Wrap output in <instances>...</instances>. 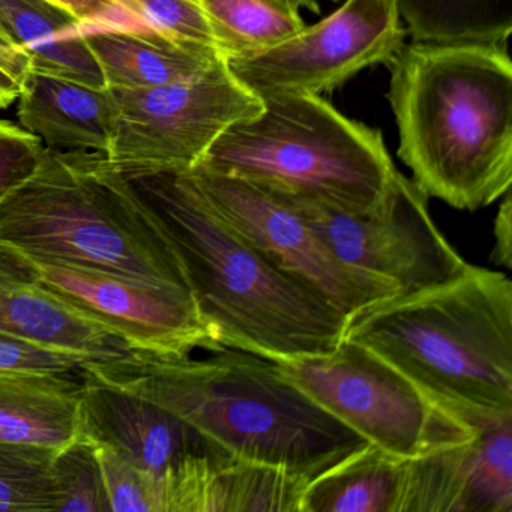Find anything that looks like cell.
Wrapping results in <instances>:
<instances>
[{
  "mask_svg": "<svg viewBox=\"0 0 512 512\" xmlns=\"http://www.w3.org/2000/svg\"><path fill=\"white\" fill-rule=\"evenodd\" d=\"M79 373L160 404L235 461L307 482L370 445L301 391L278 361L244 350L196 359L130 349L89 359Z\"/></svg>",
  "mask_w": 512,
  "mask_h": 512,
  "instance_id": "6da1fadb",
  "label": "cell"
},
{
  "mask_svg": "<svg viewBox=\"0 0 512 512\" xmlns=\"http://www.w3.org/2000/svg\"><path fill=\"white\" fill-rule=\"evenodd\" d=\"M128 181L178 253L220 350L290 361L331 352L344 340L349 320L233 227L191 170Z\"/></svg>",
  "mask_w": 512,
  "mask_h": 512,
  "instance_id": "7a4b0ae2",
  "label": "cell"
},
{
  "mask_svg": "<svg viewBox=\"0 0 512 512\" xmlns=\"http://www.w3.org/2000/svg\"><path fill=\"white\" fill-rule=\"evenodd\" d=\"M388 65L397 155L428 199L478 211L511 190L506 44L412 41Z\"/></svg>",
  "mask_w": 512,
  "mask_h": 512,
  "instance_id": "3957f363",
  "label": "cell"
},
{
  "mask_svg": "<svg viewBox=\"0 0 512 512\" xmlns=\"http://www.w3.org/2000/svg\"><path fill=\"white\" fill-rule=\"evenodd\" d=\"M346 338L373 350L478 430L512 415V283L470 265L455 280L374 305Z\"/></svg>",
  "mask_w": 512,
  "mask_h": 512,
  "instance_id": "277c9868",
  "label": "cell"
},
{
  "mask_svg": "<svg viewBox=\"0 0 512 512\" xmlns=\"http://www.w3.org/2000/svg\"><path fill=\"white\" fill-rule=\"evenodd\" d=\"M0 244L50 262L191 292L172 242L103 152L46 148L34 175L0 200Z\"/></svg>",
  "mask_w": 512,
  "mask_h": 512,
  "instance_id": "5b68a950",
  "label": "cell"
},
{
  "mask_svg": "<svg viewBox=\"0 0 512 512\" xmlns=\"http://www.w3.org/2000/svg\"><path fill=\"white\" fill-rule=\"evenodd\" d=\"M196 167L338 211L385 203L398 170L382 131L353 121L314 94H274L227 128Z\"/></svg>",
  "mask_w": 512,
  "mask_h": 512,
  "instance_id": "8992f818",
  "label": "cell"
},
{
  "mask_svg": "<svg viewBox=\"0 0 512 512\" xmlns=\"http://www.w3.org/2000/svg\"><path fill=\"white\" fill-rule=\"evenodd\" d=\"M278 364L326 412L401 460L464 445L475 437V428L443 409L373 350L349 338L331 352Z\"/></svg>",
  "mask_w": 512,
  "mask_h": 512,
  "instance_id": "52a82bcc",
  "label": "cell"
},
{
  "mask_svg": "<svg viewBox=\"0 0 512 512\" xmlns=\"http://www.w3.org/2000/svg\"><path fill=\"white\" fill-rule=\"evenodd\" d=\"M109 89L118 121L106 157L127 178L194 169L227 128L262 110L226 61L184 82Z\"/></svg>",
  "mask_w": 512,
  "mask_h": 512,
  "instance_id": "ba28073f",
  "label": "cell"
},
{
  "mask_svg": "<svg viewBox=\"0 0 512 512\" xmlns=\"http://www.w3.org/2000/svg\"><path fill=\"white\" fill-rule=\"evenodd\" d=\"M275 194L316 230L344 265L389 284L397 296L443 286L470 266L434 224L427 194L401 173L383 205L359 214Z\"/></svg>",
  "mask_w": 512,
  "mask_h": 512,
  "instance_id": "9c48e42d",
  "label": "cell"
},
{
  "mask_svg": "<svg viewBox=\"0 0 512 512\" xmlns=\"http://www.w3.org/2000/svg\"><path fill=\"white\" fill-rule=\"evenodd\" d=\"M397 0H346L322 22L254 55L229 59L233 76L259 98L337 89L389 64L406 44Z\"/></svg>",
  "mask_w": 512,
  "mask_h": 512,
  "instance_id": "30bf717a",
  "label": "cell"
},
{
  "mask_svg": "<svg viewBox=\"0 0 512 512\" xmlns=\"http://www.w3.org/2000/svg\"><path fill=\"white\" fill-rule=\"evenodd\" d=\"M215 208L281 271L347 320L395 298L394 287L344 265L280 196L235 176L191 169Z\"/></svg>",
  "mask_w": 512,
  "mask_h": 512,
  "instance_id": "8fae6325",
  "label": "cell"
},
{
  "mask_svg": "<svg viewBox=\"0 0 512 512\" xmlns=\"http://www.w3.org/2000/svg\"><path fill=\"white\" fill-rule=\"evenodd\" d=\"M16 253L43 289L121 338L130 349L173 356L191 355L197 349L220 350L187 290Z\"/></svg>",
  "mask_w": 512,
  "mask_h": 512,
  "instance_id": "7c38bea8",
  "label": "cell"
},
{
  "mask_svg": "<svg viewBox=\"0 0 512 512\" xmlns=\"http://www.w3.org/2000/svg\"><path fill=\"white\" fill-rule=\"evenodd\" d=\"M82 376V374H80ZM83 377L80 436L149 472L161 473L191 460L233 463V458L196 427L140 395Z\"/></svg>",
  "mask_w": 512,
  "mask_h": 512,
  "instance_id": "4fadbf2b",
  "label": "cell"
},
{
  "mask_svg": "<svg viewBox=\"0 0 512 512\" xmlns=\"http://www.w3.org/2000/svg\"><path fill=\"white\" fill-rule=\"evenodd\" d=\"M0 334L88 359L124 355L130 347L74 311L32 277L16 251L0 244Z\"/></svg>",
  "mask_w": 512,
  "mask_h": 512,
  "instance_id": "5bb4252c",
  "label": "cell"
},
{
  "mask_svg": "<svg viewBox=\"0 0 512 512\" xmlns=\"http://www.w3.org/2000/svg\"><path fill=\"white\" fill-rule=\"evenodd\" d=\"M17 100L20 127L37 136L47 149L109 151L118 121L109 88L31 71Z\"/></svg>",
  "mask_w": 512,
  "mask_h": 512,
  "instance_id": "9a60e30c",
  "label": "cell"
},
{
  "mask_svg": "<svg viewBox=\"0 0 512 512\" xmlns=\"http://www.w3.org/2000/svg\"><path fill=\"white\" fill-rule=\"evenodd\" d=\"M83 40L100 65L107 88H155L184 82L226 61L215 47L155 32H106Z\"/></svg>",
  "mask_w": 512,
  "mask_h": 512,
  "instance_id": "2e32d148",
  "label": "cell"
},
{
  "mask_svg": "<svg viewBox=\"0 0 512 512\" xmlns=\"http://www.w3.org/2000/svg\"><path fill=\"white\" fill-rule=\"evenodd\" d=\"M83 377H0V442L61 449L80 436Z\"/></svg>",
  "mask_w": 512,
  "mask_h": 512,
  "instance_id": "e0dca14e",
  "label": "cell"
},
{
  "mask_svg": "<svg viewBox=\"0 0 512 512\" xmlns=\"http://www.w3.org/2000/svg\"><path fill=\"white\" fill-rule=\"evenodd\" d=\"M79 20L52 0H0V28L31 56V71L107 88Z\"/></svg>",
  "mask_w": 512,
  "mask_h": 512,
  "instance_id": "ac0fdd59",
  "label": "cell"
},
{
  "mask_svg": "<svg viewBox=\"0 0 512 512\" xmlns=\"http://www.w3.org/2000/svg\"><path fill=\"white\" fill-rule=\"evenodd\" d=\"M407 460L367 445L305 485L301 512H403Z\"/></svg>",
  "mask_w": 512,
  "mask_h": 512,
  "instance_id": "d6986e66",
  "label": "cell"
},
{
  "mask_svg": "<svg viewBox=\"0 0 512 512\" xmlns=\"http://www.w3.org/2000/svg\"><path fill=\"white\" fill-rule=\"evenodd\" d=\"M226 61L254 55L305 28L301 10L319 13L320 0H197Z\"/></svg>",
  "mask_w": 512,
  "mask_h": 512,
  "instance_id": "ffe728a7",
  "label": "cell"
},
{
  "mask_svg": "<svg viewBox=\"0 0 512 512\" xmlns=\"http://www.w3.org/2000/svg\"><path fill=\"white\" fill-rule=\"evenodd\" d=\"M412 41L508 44L512 0H397Z\"/></svg>",
  "mask_w": 512,
  "mask_h": 512,
  "instance_id": "44dd1931",
  "label": "cell"
},
{
  "mask_svg": "<svg viewBox=\"0 0 512 512\" xmlns=\"http://www.w3.org/2000/svg\"><path fill=\"white\" fill-rule=\"evenodd\" d=\"M307 484L277 467L235 461L215 478L211 512H301Z\"/></svg>",
  "mask_w": 512,
  "mask_h": 512,
  "instance_id": "7402d4cb",
  "label": "cell"
},
{
  "mask_svg": "<svg viewBox=\"0 0 512 512\" xmlns=\"http://www.w3.org/2000/svg\"><path fill=\"white\" fill-rule=\"evenodd\" d=\"M460 512H512V415L476 430Z\"/></svg>",
  "mask_w": 512,
  "mask_h": 512,
  "instance_id": "603a6c76",
  "label": "cell"
},
{
  "mask_svg": "<svg viewBox=\"0 0 512 512\" xmlns=\"http://www.w3.org/2000/svg\"><path fill=\"white\" fill-rule=\"evenodd\" d=\"M56 452L47 446L0 442V512H55Z\"/></svg>",
  "mask_w": 512,
  "mask_h": 512,
  "instance_id": "cb8c5ba5",
  "label": "cell"
},
{
  "mask_svg": "<svg viewBox=\"0 0 512 512\" xmlns=\"http://www.w3.org/2000/svg\"><path fill=\"white\" fill-rule=\"evenodd\" d=\"M472 440L407 460L403 512H460Z\"/></svg>",
  "mask_w": 512,
  "mask_h": 512,
  "instance_id": "d4e9b609",
  "label": "cell"
},
{
  "mask_svg": "<svg viewBox=\"0 0 512 512\" xmlns=\"http://www.w3.org/2000/svg\"><path fill=\"white\" fill-rule=\"evenodd\" d=\"M55 512H110L97 446L79 436L53 460Z\"/></svg>",
  "mask_w": 512,
  "mask_h": 512,
  "instance_id": "484cf974",
  "label": "cell"
},
{
  "mask_svg": "<svg viewBox=\"0 0 512 512\" xmlns=\"http://www.w3.org/2000/svg\"><path fill=\"white\" fill-rule=\"evenodd\" d=\"M122 7L133 11L155 34L217 49L211 23L196 0H125Z\"/></svg>",
  "mask_w": 512,
  "mask_h": 512,
  "instance_id": "4316f807",
  "label": "cell"
},
{
  "mask_svg": "<svg viewBox=\"0 0 512 512\" xmlns=\"http://www.w3.org/2000/svg\"><path fill=\"white\" fill-rule=\"evenodd\" d=\"M112 512H158L157 473L140 469L110 449L97 446Z\"/></svg>",
  "mask_w": 512,
  "mask_h": 512,
  "instance_id": "83f0119b",
  "label": "cell"
},
{
  "mask_svg": "<svg viewBox=\"0 0 512 512\" xmlns=\"http://www.w3.org/2000/svg\"><path fill=\"white\" fill-rule=\"evenodd\" d=\"M88 358L0 334V377L79 373Z\"/></svg>",
  "mask_w": 512,
  "mask_h": 512,
  "instance_id": "f1b7e54d",
  "label": "cell"
},
{
  "mask_svg": "<svg viewBox=\"0 0 512 512\" xmlns=\"http://www.w3.org/2000/svg\"><path fill=\"white\" fill-rule=\"evenodd\" d=\"M46 146L20 125L0 119V200L31 178Z\"/></svg>",
  "mask_w": 512,
  "mask_h": 512,
  "instance_id": "f546056e",
  "label": "cell"
},
{
  "mask_svg": "<svg viewBox=\"0 0 512 512\" xmlns=\"http://www.w3.org/2000/svg\"><path fill=\"white\" fill-rule=\"evenodd\" d=\"M31 73V56L0 28V98L10 107Z\"/></svg>",
  "mask_w": 512,
  "mask_h": 512,
  "instance_id": "4dcf8cb0",
  "label": "cell"
},
{
  "mask_svg": "<svg viewBox=\"0 0 512 512\" xmlns=\"http://www.w3.org/2000/svg\"><path fill=\"white\" fill-rule=\"evenodd\" d=\"M499 211L494 220V250L491 260L494 265L512 268V197L511 190L500 197Z\"/></svg>",
  "mask_w": 512,
  "mask_h": 512,
  "instance_id": "1f68e13d",
  "label": "cell"
},
{
  "mask_svg": "<svg viewBox=\"0 0 512 512\" xmlns=\"http://www.w3.org/2000/svg\"><path fill=\"white\" fill-rule=\"evenodd\" d=\"M52 2L65 8L79 22L94 19V17L100 16L107 8L115 4L112 0H52Z\"/></svg>",
  "mask_w": 512,
  "mask_h": 512,
  "instance_id": "d6a6232c",
  "label": "cell"
},
{
  "mask_svg": "<svg viewBox=\"0 0 512 512\" xmlns=\"http://www.w3.org/2000/svg\"><path fill=\"white\" fill-rule=\"evenodd\" d=\"M115 4L124 5L125 0H112Z\"/></svg>",
  "mask_w": 512,
  "mask_h": 512,
  "instance_id": "836d02e7",
  "label": "cell"
},
{
  "mask_svg": "<svg viewBox=\"0 0 512 512\" xmlns=\"http://www.w3.org/2000/svg\"><path fill=\"white\" fill-rule=\"evenodd\" d=\"M0 109H7V107H5L4 101H2V98H0Z\"/></svg>",
  "mask_w": 512,
  "mask_h": 512,
  "instance_id": "e575fe53",
  "label": "cell"
},
{
  "mask_svg": "<svg viewBox=\"0 0 512 512\" xmlns=\"http://www.w3.org/2000/svg\"><path fill=\"white\" fill-rule=\"evenodd\" d=\"M196 2H197V0H196Z\"/></svg>",
  "mask_w": 512,
  "mask_h": 512,
  "instance_id": "d590c367",
  "label": "cell"
}]
</instances>
